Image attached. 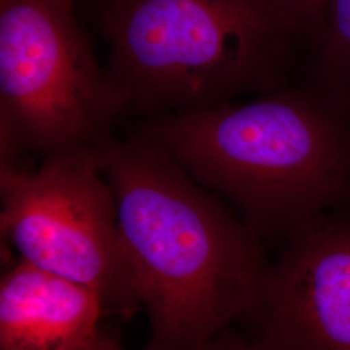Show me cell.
<instances>
[{
    "instance_id": "obj_1",
    "label": "cell",
    "mask_w": 350,
    "mask_h": 350,
    "mask_svg": "<svg viewBox=\"0 0 350 350\" xmlns=\"http://www.w3.org/2000/svg\"><path fill=\"white\" fill-rule=\"evenodd\" d=\"M153 350H199L245 319L270 261L261 238L144 139L99 143Z\"/></svg>"
},
{
    "instance_id": "obj_2",
    "label": "cell",
    "mask_w": 350,
    "mask_h": 350,
    "mask_svg": "<svg viewBox=\"0 0 350 350\" xmlns=\"http://www.w3.org/2000/svg\"><path fill=\"white\" fill-rule=\"evenodd\" d=\"M139 137L231 201L260 238H287L350 198V116L322 90L167 113Z\"/></svg>"
},
{
    "instance_id": "obj_3",
    "label": "cell",
    "mask_w": 350,
    "mask_h": 350,
    "mask_svg": "<svg viewBox=\"0 0 350 350\" xmlns=\"http://www.w3.org/2000/svg\"><path fill=\"white\" fill-rule=\"evenodd\" d=\"M99 24L122 112H187L282 88L300 38L279 0H107Z\"/></svg>"
},
{
    "instance_id": "obj_4",
    "label": "cell",
    "mask_w": 350,
    "mask_h": 350,
    "mask_svg": "<svg viewBox=\"0 0 350 350\" xmlns=\"http://www.w3.org/2000/svg\"><path fill=\"white\" fill-rule=\"evenodd\" d=\"M73 1L0 0V163L95 146L122 113Z\"/></svg>"
},
{
    "instance_id": "obj_5",
    "label": "cell",
    "mask_w": 350,
    "mask_h": 350,
    "mask_svg": "<svg viewBox=\"0 0 350 350\" xmlns=\"http://www.w3.org/2000/svg\"><path fill=\"white\" fill-rule=\"evenodd\" d=\"M0 195L1 235L23 260L94 291L104 315L139 309L99 143L44 156L36 170L0 163Z\"/></svg>"
},
{
    "instance_id": "obj_6",
    "label": "cell",
    "mask_w": 350,
    "mask_h": 350,
    "mask_svg": "<svg viewBox=\"0 0 350 350\" xmlns=\"http://www.w3.org/2000/svg\"><path fill=\"white\" fill-rule=\"evenodd\" d=\"M245 319L260 350H350L349 213H321L288 235Z\"/></svg>"
},
{
    "instance_id": "obj_7",
    "label": "cell",
    "mask_w": 350,
    "mask_h": 350,
    "mask_svg": "<svg viewBox=\"0 0 350 350\" xmlns=\"http://www.w3.org/2000/svg\"><path fill=\"white\" fill-rule=\"evenodd\" d=\"M103 315L94 291L20 258L1 278L0 350H82Z\"/></svg>"
},
{
    "instance_id": "obj_8",
    "label": "cell",
    "mask_w": 350,
    "mask_h": 350,
    "mask_svg": "<svg viewBox=\"0 0 350 350\" xmlns=\"http://www.w3.org/2000/svg\"><path fill=\"white\" fill-rule=\"evenodd\" d=\"M312 42L322 91L338 103L350 88V0H325Z\"/></svg>"
},
{
    "instance_id": "obj_9",
    "label": "cell",
    "mask_w": 350,
    "mask_h": 350,
    "mask_svg": "<svg viewBox=\"0 0 350 350\" xmlns=\"http://www.w3.org/2000/svg\"><path fill=\"white\" fill-rule=\"evenodd\" d=\"M289 23L299 34L312 40L318 30L325 0H279Z\"/></svg>"
},
{
    "instance_id": "obj_10",
    "label": "cell",
    "mask_w": 350,
    "mask_h": 350,
    "mask_svg": "<svg viewBox=\"0 0 350 350\" xmlns=\"http://www.w3.org/2000/svg\"><path fill=\"white\" fill-rule=\"evenodd\" d=\"M199 350H260L253 340L240 338L228 329Z\"/></svg>"
},
{
    "instance_id": "obj_11",
    "label": "cell",
    "mask_w": 350,
    "mask_h": 350,
    "mask_svg": "<svg viewBox=\"0 0 350 350\" xmlns=\"http://www.w3.org/2000/svg\"><path fill=\"white\" fill-rule=\"evenodd\" d=\"M82 350H126L118 338L112 335L108 329H103L99 327L98 332L94 335L86 344V347ZM144 350H153L150 347H147Z\"/></svg>"
},
{
    "instance_id": "obj_12",
    "label": "cell",
    "mask_w": 350,
    "mask_h": 350,
    "mask_svg": "<svg viewBox=\"0 0 350 350\" xmlns=\"http://www.w3.org/2000/svg\"><path fill=\"white\" fill-rule=\"evenodd\" d=\"M338 105L350 116V88L338 101Z\"/></svg>"
}]
</instances>
